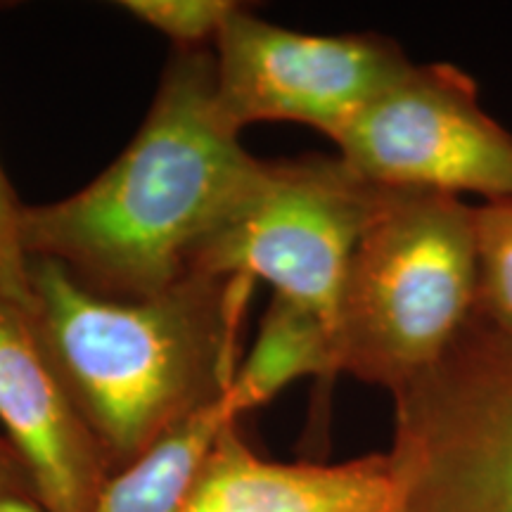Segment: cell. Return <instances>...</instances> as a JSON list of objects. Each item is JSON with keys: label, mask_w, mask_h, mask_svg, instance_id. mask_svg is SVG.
<instances>
[{"label": "cell", "mask_w": 512, "mask_h": 512, "mask_svg": "<svg viewBox=\"0 0 512 512\" xmlns=\"http://www.w3.org/2000/svg\"><path fill=\"white\" fill-rule=\"evenodd\" d=\"M259 164L223 112L214 55L178 48L126 150L74 195L24 204V254L55 261L102 297H155L190 278Z\"/></svg>", "instance_id": "6da1fadb"}, {"label": "cell", "mask_w": 512, "mask_h": 512, "mask_svg": "<svg viewBox=\"0 0 512 512\" xmlns=\"http://www.w3.org/2000/svg\"><path fill=\"white\" fill-rule=\"evenodd\" d=\"M29 325L102 451L133 463L226 392L252 283L190 275L147 299L95 294L29 259Z\"/></svg>", "instance_id": "7a4b0ae2"}, {"label": "cell", "mask_w": 512, "mask_h": 512, "mask_svg": "<svg viewBox=\"0 0 512 512\" xmlns=\"http://www.w3.org/2000/svg\"><path fill=\"white\" fill-rule=\"evenodd\" d=\"M475 313V207L387 188L344 278L337 373L396 394L437 366Z\"/></svg>", "instance_id": "3957f363"}, {"label": "cell", "mask_w": 512, "mask_h": 512, "mask_svg": "<svg viewBox=\"0 0 512 512\" xmlns=\"http://www.w3.org/2000/svg\"><path fill=\"white\" fill-rule=\"evenodd\" d=\"M387 188L342 157L261 162L238 207L192 261V275L264 280L335 332L351 256Z\"/></svg>", "instance_id": "277c9868"}, {"label": "cell", "mask_w": 512, "mask_h": 512, "mask_svg": "<svg viewBox=\"0 0 512 512\" xmlns=\"http://www.w3.org/2000/svg\"><path fill=\"white\" fill-rule=\"evenodd\" d=\"M394 401L401 512H512V337L475 318Z\"/></svg>", "instance_id": "5b68a950"}, {"label": "cell", "mask_w": 512, "mask_h": 512, "mask_svg": "<svg viewBox=\"0 0 512 512\" xmlns=\"http://www.w3.org/2000/svg\"><path fill=\"white\" fill-rule=\"evenodd\" d=\"M335 143L380 188L512 197V133L484 112L477 81L456 64H411Z\"/></svg>", "instance_id": "8992f818"}, {"label": "cell", "mask_w": 512, "mask_h": 512, "mask_svg": "<svg viewBox=\"0 0 512 512\" xmlns=\"http://www.w3.org/2000/svg\"><path fill=\"white\" fill-rule=\"evenodd\" d=\"M214 43L219 102L240 131L259 121H292L335 140L413 64L387 36L304 34L242 5Z\"/></svg>", "instance_id": "52a82bcc"}, {"label": "cell", "mask_w": 512, "mask_h": 512, "mask_svg": "<svg viewBox=\"0 0 512 512\" xmlns=\"http://www.w3.org/2000/svg\"><path fill=\"white\" fill-rule=\"evenodd\" d=\"M0 425L50 512L91 510L105 451L38 347L27 309L3 297Z\"/></svg>", "instance_id": "ba28073f"}, {"label": "cell", "mask_w": 512, "mask_h": 512, "mask_svg": "<svg viewBox=\"0 0 512 512\" xmlns=\"http://www.w3.org/2000/svg\"><path fill=\"white\" fill-rule=\"evenodd\" d=\"M181 512H401V501L389 456L342 465L268 463L233 425Z\"/></svg>", "instance_id": "9c48e42d"}, {"label": "cell", "mask_w": 512, "mask_h": 512, "mask_svg": "<svg viewBox=\"0 0 512 512\" xmlns=\"http://www.w3.org/2000/svg\"><path fill=\"white\" fill-rule=\"evenodd\" d=\"M238 418L226 392L197 408L119 475L105 479L88 512H181L211 453Z\"/></svg>", "instance_id": "30bf717a"}, {"label": "cell", "mask_w": 512, "mask_h": 512, "mask_svg": "<svg viewBox=\"0 0 512 512\" xmlns=\"http://www.w3.org/2000/svg\"><path fill=\"white\" fill-rule=\"evenodd\" d=\"M306 375H337L335 332L316 313L273 294L259 337L226 389L228 399L242 415Z\"/></svg>", "instance_id": "8fae6325"}, {"label": "cell", "mask_w": 512, "mask_h": 512, "mask_svg": "<svg viewBox=\"0 0 512 512\" xmlns=\"http://www.w3.org/2000/svg\"><path fill=\"white\" fill-rule=\"evenodd\" d=\"M477 313L491 330L512 337V197L475 207Z\"/></svg>", "instance_id": "7c38bea8"}, {"label": "cell", "mask_w": 512, "mask_h": 512, "mask_svg": "<svg viewBox=\"0 0 512 512\" xmlns=\"http://www.w3.org/2000/svg\"><path fill=\"white\" fill-rule=\"evenodd\" d=\"M121 8L169 36L178 48H202L219 38L240 5L233 0H126Z\"/></svg>", "instance_id": "4fadbf2b"}, {"label": "cell", "mask_w": 512, "mask_h": 512, "mask_svg": "<svg viewBox=\"0 0 512 512\" xmlns=\"http://www.w3.org/2000/svg\"><path fill=\"white\" fill-rule=\"evenodd\" d=\"M22 207L0 166V297L29 309V259L19 238Z\"/></svg>", "instance_id": "5bb4252c"}, {"label": "cell", "mask_w": 512, "mask_h": 512, "mask_svg": "<svg viewBox=\"0 0 512 512\" xmlns=\"http://www.w3.org/2000/svg\"><path fill=\"white\" fill-rule=\"evenodd\" d=\"M0 512H50L27 465L3 437H0Z\"/></svg>", "instance_id": "9a60e30c"}]
</instances>
